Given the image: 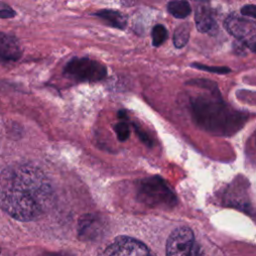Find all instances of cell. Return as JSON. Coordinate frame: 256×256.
<instances>
[{"label":"cell","instance_id":"13","mask_svg":"<svg viewBox=\"0 0 256 256\" xmlns=\"http://www.w3.org/2000/svg\"><path fill=\"white\" fill-rule=\"evenodd\" d=\"M190 30H191V27L189 23L181 24L175 29L173 42L176 48H182L187 44L190 36Z\"/></svg>","mask_w":256,"mask_h":256},{"label":"cell","instance_id":"17","mask_svg":"<svg viewBox=\"0 0 256 256\" xmlns=\"http://www.w3.org/2000/svg\"><path fill=\"white\" fill-rule=\"evenodd\" d=\"M15 16V11L7 4L0 2V18H11Z\"/></svg>","mask_w":256,"mask_h":256},{"label":"cell","instance_id":"18","mask_svg":"<svg viewBox=\"0 0 256 256\" xmlns=\"http://www.w3.org/2000/svg\"><path fill=\"white\" fill-rule=\"evenodd\" d=\"M241 13L245 16H249L256 19V5L249 4V5L243 6L241 9Z\"/></svg>","mask_w":256,"mask_h":256},{"label":"cell","instance_id":"15","mask_svg":"<svg viewBox=\"0 0 256 256\" xmlns=\"http://www.w3.org/2000/svg\"><path fill=\"white\" fill-rule=\"evenodd\" d=\"M191 66L196 69L208 71L211 73H217V74H227L230 72V69L228 67H223V66L213 67V66H206L203 64H199V63H193V64H191Z\"/></svg>","mask_w":256,"mask_h":256},{"label":"cell","instance_id":"12","mask_svg":"<svg viewBox=\"0 0 256 256\" xmlns=\"http://www.w3.org/2000/svg\"><path fill=\"white\" fill-rule=\"evenodd\" d=\"M167 10L176 18H185L191 13L190 4L187 1H171L167 5Z\"/></svg>","mask_w":256,"mask_h":256},{"label":"cell","instance_id":"9","mask_svg":"<svg viewBox=\"0 0 256 256\" xmlns=\"http://www.w3.org/2000/svg\"><path fill=\"white\" fill-rule=\"evenodd\" d=\"M20 56L21 50L18 41L13 36L0 32V59L13 61Z\"/></svg>","mask_w":256,"mask_h":256},{"label":"cell","instance_id":"10","mask_svg":"<svg viewBox=\"0 0 256 256\" xmlns=\"http://www.w3.org/2000/svg\"><path fill=\"white\" fill-rule=\"evenodd\" d=\"M100 231V222L99 219H96L92 215L84 216L79 223V235L83 239H92L96 237Z\"/></svg>","mask_w":256,"mask_h":256},{"label":"cell","instance_id":"2","mask_svg":"<svg viewBox=\"0 0 256 256\" xmlns=\"http://www.w3.org/2000/svg\"><path fill=\"white\" fill-rule=\"evenodd\" d=\"M193 116L199 126L218 135H231L244 125L246 115L234 110L220 98L199 96L191 99Z\"/></svg>","mask_w":256,"mask_h":256},{"label":"cell","instance_id":"6","mask_svg":"<svg viewBox=\"0 0 256 256\" xmlns=\"http://www.w3.org/2000/svg\"><path fill=\"white\" fill-rule=\"evenodd\" d=\"M65 72L76 80L98 81L106 75V68L89 58H74L67 64Z\"/></svg>","mask_w":256,"mask_h":256},{"label":"cell","instance_id":"4","mask_svg":"<svg viewBox=\"0 0 256 256\" xmlns=\"http://www.w3.org/2000/svg\"><path fill=\"white\" fill-rule=\"evenodd\" d=\"M166 256H203V251L193 231L183 226L173 230L168 237Z\"/></svg>","mask_w":256,"mask_h":256},{"label":"cell","instance_id":"20","mask_svg":"<svg viewBox=\"0 0 256 256\" xmlns=\"http://www.w3.org/2000/svg\"><path fill=\"white\" fill-rule=\"evenodd\" d=\"M45 256H48V255H45Z\"/></svg>","mask_w":256,"mask_h":256},{"label":"cell","instance_id":"1","mask_svg":"<svg viewBox=\"0 0 256 256\" xmlns=\"http://www.w3.org/2000/svg\"><path fill=\"white\" fill-rule=\"evenodd\" d=\"M55 201L49 178L32 164H15L0 174V208L14 219L33 221Z\"/></svg>","mask_w":256,"mask_h":256},{"label":"cell","instance_id":"11","mask_svg":"<svg viewBox=\"0 0 256 256\" xmlns=\"http://www.w3.org/2000/svg\"><path fill=\"white\" fill-rule=\"evenodd\" d=\"M97 15L105 20L109 25H112L114 27L123 29L126 24V18L124 15L120 14L119 12L112 11V10H102L97 13Z\"/></svg>","mask_w":256,"mask_h":256},{"label":"cell","instance_id":"7","mask_svg":"<svg viewBox=\"0 0 256 256\" xmlns=\"http://www.w3.org/2000/svg\"><path fill=\"white\" fill-rule=\"evenodd\" d=\"M224 26L228 33L237 39H243L256 30L254 21L235 14L229 15L225 19Z\"/></svg>","mask_w":256,"mask_h":256},{"label":"cell","instance_id":"19","mask_svg":"<svg viewBox=\"0 0 256 256\" xmlns=\"http://www.w3.org/2000/svg\"><path fill=\"white\" fill-rule=\"evenodd\" d=\"M246 44H247L248 48H249L251 51H253V52L256 53V34L252 35V36L248 39V41L246 42Z\"/></svg>","mask_w":256,"mask_h":256},{"label":"cell","instance_id":"3","mask_svg":"<svg viewBox=\"0 0 256 256\" xmlns=\"http://www.w3.org/2000/svg\"><path fill=\"white\" fill-rule=\"evenodd\" d=\"M139 199L153 207H170L176 202V197L167 183L159 176L144 179L138 189Z\"/></svg>","mask_w":256,"mask_h":256},{"label":"cell","instance_id":"16","mask_svg":"<svg viewBox=\"0 0 256 256\" xmlns=\"http://www.w3.org/2000/svg\"><path fill=\"white\" fill-rule=\"evenodd\" d=\"M115 132L118 136V139L121 141H124L128 138L130 134V130L128 128V125L124 122H120L115 126Z\"/></svg>","mask_w":256,"mask_h":256},{"label":"cell","instance_id":"5","mask_svg":"<svg viewBox=\"0 0 256 256\" xmlns=\"http://www.w3.org/2000/svg\"><path fill=\"white\" fill-rule=\"evenodd\" d=\"M100 256H156L143 242L128 236L115 238Z\"/></svg>","mask_w":256,"mask_h":256},{"label":"cell","instance_id":"14","mask_svg":"<svg viewBox=\"0 0 256 256\" xmlns=\"http://www.w3.org/2000/svg\"><path fill=\"white\" fill-rule=\"evenodd\" d=\"M168 32L167 29L161 25V24H157L153 27L152 29V42L154 46H160L167 38Z\"/></svg>","mask_w":256,"mask_h":256},{"label":"cell","instance_id":"8","mask_svg":"<svg viewBox=\"0 0 256 256\" xmlns=\"http://www.w3.org/2000/svg\"><path fill=\"white\" fill-rule=\"evenodd\" d=\"M195 23L197 30L201 33L214 35L217 32V22L213 18L208 6L202 4L197 6L195 11Z\"/></svg>","mask_w":256,"mask_h":256}]
</instances>
